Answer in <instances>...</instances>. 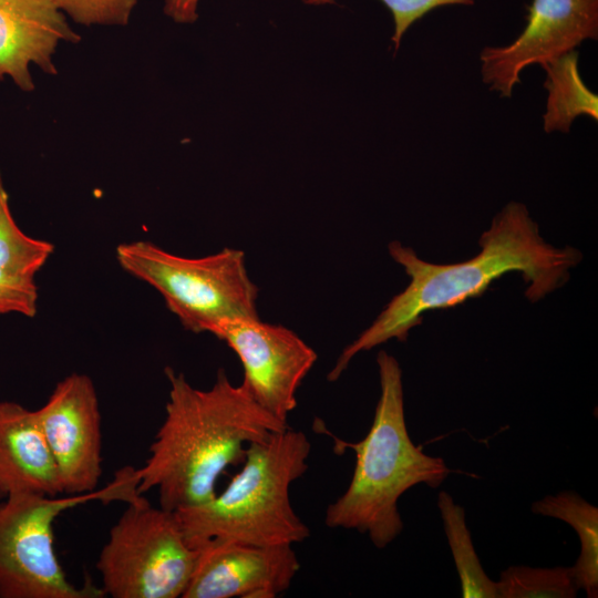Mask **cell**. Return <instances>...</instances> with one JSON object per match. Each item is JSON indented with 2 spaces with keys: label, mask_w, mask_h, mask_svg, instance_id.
Returning <instances> with one entry per match:
<instances>
[{
  "label": "cell",
  "mask_w": 598,
  "mask_h": 598,
  "mask_svg": "<svg viewBox=\"0 0 598 598\" xmlns=\"http://www.w3.org/2000/svg\"><path fill=\"white\" fill-rule=\"evenodd\" d=\"M377 364L380 396L369 432L355 443L331 435L334 450L351 448L357 461L347 489L327 507L324 524L365 534L378 549H383L403 530L400 497L419 484L440 487L451 468L410 437L399 361L381 350Z\"/></svg>",
  "instance_id": "cell-3"
},
{
  "label": "cell",
  "mask_w": 598,
  "mask_h": 598,
  "mask_svg": "<svg viewBox=\"0 0 598 598\" xmlns=\"http://www.w3.org/2000/svg\"><path fill=\"white\" fill-rule=\"evenodd\" d=\"M137 470L126 466L94 492L60 496L10 494L0 501V598H101L102 588L72 584L54 550L58 516L87 502H138Z\"/></svg>",
  "instance_id": "cell-5"
},
{
  "label": "cell",
  "mask_w": 598,
  "mask_h": 598,
  "mask_svg": "<svg viewBox=\"0 0 598 598\" xmlns=\"http://www.w3.org/2000/svg\"><path fill=\"white\" fill-rule=\"evenodd\" d=\"M115 256L126 272L157 290L168 310L192 332L212 333L228 320L259 318L258 288L239 249L226 247L187 258L137 240L120 244Z\"/></svg>",
  "instance_id": "cell-6"
},
{
  "label": "cell",
  "mask_w": 598,
  "mask_h": 598,
  "mask_svg": "<svg viewBox=\"0 0 598 598\" xmlns=\"http://www.w3.org/2000/svg\"><path fill=\"white\" fill-rule=\"evenodd\" d=\"M478 245L481 251L471 259L440 265L422 260L400 241L390 243L389 254L404 268L410 282L342 350L328 381H337L358 353L392 339L404 342L426 312L478 298L506 274L518 272L527 285L525 296L536 302L563 287L570 278V269L582 260V254L571 246L558 248L546 243L538 224L519 202H509L496 214Z\"/></svg>",
  "instance_id": "cell-1"
},
{
  "label": "cell",
  "mask_w": 598,
  "mask_h": 598,
  "mask_svg": "<svg viewBox=\"0 0 598 598\" xmlns=\"http://www.w3.org/2000/svg\"><path fill=\"white\" fill-rule=\"evenodd\" d=\"M18 493L64 494L37 411L0 401V494Z\"/></svg>",
  "instance_id": "cell-13"
},
{
  "label": "cell",
  "mask_w": 598,
  "mask_h": 598,
  "mask_svg": "<svg viewBox=\"0 0 598 598\" xmlns=\"http://www.w3.org/2000/svg\"><path fill=\"white\" fill-rule=\"evenodd\" d=\"M311 443L289 426L248 445L243 468L212 499L175 511L187 544L293 545L310 529L295 512L290 486L309 468Z\"/></svg>",
  "instance_id": "cell-4"
},
{
  "label": "cell",
  "mask_w": 598,
  "mask_h": 598,
  "mask_svg": "<svg viewBox=\"0 0 598 598\" xmlns=\"http://www.w3.org/2000/svg\"><path fill=\"white\" fill-rule=\"evenodd\" d=\"M53 251L52 243L31 237L17 225L0 172V270L35 277Z\"/></svg>",
  "instance_id": "cell-17"
},
{
  "label": "cell",
  "mask_w": 598,
  "mask_h": 598,
  "mask_svg": "<svg viewBox=\"0 0 598 598\" xmlns=\"http://www.w3.org/2000/svg\"><path fill=\"white\" fill-rule=\"evenodd\" d=\"M597 39L598 0H532L519 35L481 51L482 80L491 91L511 97L524 69L549 63Z\"/></svg>",
  "instance_id": "cell-9"
},
{
  "label": "cell",
  "mask_w": 598,
  "mask_h": 598,
  "mask_svg": "<svg viewBox=\"0 0 598 598\" xmlns=\"http://www.w3.org/2000/svg\"><path fill=\"white\" fill-rule=\"evenodd\" d=\"M437 508L461 584L463 598H498L496 581L485 573L473 545L464 507L446 491L437 494Z\"/></svg>",
  "instance_id": "cell-16"
},
{
  "label": "cell",
  "mask_w": 598,
  "mask_h": 598,
  "mask_svg": "<svg viewBox=\"0 0 598 598\" xmlns=\"http://www.w3.org/2000/svg\"><path fill=\"white\" fill-rule=\"evenodd\" d=\"M80 39L54 0H0V81L9 76L20 90L33 91L30 64L56 74L58 44Z\"/></svg>",
  "instance_id": "cell-12"
},
{
  "label": "cell",
  "mask_w": 598,
  "mask_h": 598,
  "mask_svg": "<svg viewBox=\"0 0 598 598\" xmlns=\"http://www.w3.org/2000/svg\"><path fill=\"white\" fill-rule=\"evenodd\" d=\"M200 0H165L164 13L177 23H194Z\"/></svg>",
  "instance_id": "cell-22"
},
{
  "label": "cell",
  "mask_w": 598,
  "mask_h": 598,
  "mask_svg": "<svg viewBox=\"0 0 598 598\" xmlns=\"http://www.w3.org/2000/svg\"><path fill=\"white\" fill-rule=\"evenodd\" d=\"M498 598H575L573 567L509 566L496 581Z\"/></svg>",
  "instance_id": "cell-18"
},
{
  "label": "cell",
  "mask_w": 598,
  "mask_h": 598,
  "mask_svg": "<svg viewBox=\"0 0 598 598\" xmlns=\"http://www.w3.org/2000/svg\"><path fill=\"white\" fill-rule=\"evenodd\" d=\"M197 557L198 549L187 544L175 512L154 507L143 497L127 504L110 529L96 569L105 596L178 598Z\"/></svg>",
  "instance_id": "cell-7"
},
{
  "label": "cell",
  "mask_w": 598,
  "mask_h": 598,
  "mask_svg": "<svg viewBox=\"0 0 598 598\" xmlns=\"http://www.w3.org/2000/svg\"><path fill=\"white\" fill-rule=\"evenodd\" d=\"M212 334L239 358L244 370L240 384L251 398L287 422L297 406V390L318 359L317 352L292 330L259 318L225 321Z\"/></svg>",
  "instance_id": "cell-8"
},
{
  "label": "cell",
  "mask_w": 598,
  "mask_h": 598,
  "mask_svg": "<svg viewBox=\"0 0 598 598\" xmlns=\"http://www.w3.org/2000/svg\"><path fill=\"white\" fill-rule=\"evenodd\" d=\"M578 56L574 50L542 65L546 72L547 101L543 114L546 133L569 132L571 123L580 115L598 120V95L582 81Z\"/></svg>",
  "instance_id": "cell-15"
},
{
  "label": "cell",
  "mask_w": 598,
  "mask_h": 598,
  "mask_svg": "<svg viewBox=\"0 0 598 598\" xmlns=\"http://www.w3.org/2000/svg\"><path fill=\"white\" fill-rule=\"evenodd\" d=\"M35 411L63 493L96 491L102 475V417L92 379L84 373L69 374Z\"/></svg>",
  "instance_id": "cell-10"
},
{
  "label": "cell",
  "mask_w": 598,
  "mask_h": 598,
  "mask_svg": "<svg viewBox=\"0 0 598 598\" xmlns=\"http://www.w3.org/2000/svg\"><path fill=\"white\" fill-rule=\"evenodd\" d=\"M2 498H4V497L0 494V501H1Z\"/></svg>",
  "instance_id": "cell-23"
},
{
  "label": "cell",
  "mask_w": 598,
  "mask_h": 598,
  "mask_svg": "<svg viewBox=\"0 0 598 598\" xmlns=\"http://www.w3.org/2000/svg\"><path fill=\"white\" fill-rule=\"evenodd\" d=\"M38 298L34 277L0 270V315L19 313L33 318Z\"/></svg>",
  "instance_id": "cell-21"
},
{
  "label": "cell",
  "mask_w": 598,
  "mask_h": 598,
  "mask_svg": "<svg viewBox=\"0 0 598 598\" xmlns=\"http://www.w3.org/2000/svg\"><path fill=\"white\" fill-rule=\"evenodd\" d=\"M336 0H302L308 6H322ZM391 12L393 19L392 42L398 50L403 35L410 27L430 11L445 6H472L475 0H380Z\"/></svg>",
  "instance_id": "cell-20"
},
{
  "label": "cell",
  "mask_w": 598,
  "mask_h": 598,
  "mask_svg": "<svg viewBox=\"0 0 598 598\" xmlns=\"http://www.w3.org/2000/svg\"><path fill=\"white\" fill-rule=\"evenodd\" d=\"M64 14L83 25H126L137 0H54Z\"/></svg>",
  "instance_id": "cell-19"
},
{
  "label": "cell",
  "mask_w": 598,
  "mask_h": 598,
  "mask_svg": "<svg viewBox=\"0 0 598 598\" xmlns=\"http://www.w3.org/2000/svg\"><path fill=\"white\" fill-rule=\"evenodd\" d=\"M182 598H276L300 569L292 545L209 542Z\"/></svg>",
  "instance_id": "cell-11"
},
{
  "label": "cell",
  "mask_w": 598,
  "mask_h": 598,
  "mask_svg": "<svg viewBox=\"0 0 598 598\" xmlns=\"http://www.w3.org/2000/svg\"><path fill=\"white\" fill-rule=\"evenodd\" d=\"M169 383L164 420L137 468L138 493L156 489L167 511L203 504L216 494L225 470L244 461L248 445L288 427L261 408L224 369L206 390L185 374L165 369Z\"/></svg>",
  "instance_id": "cell-2"
},
{
  "label": "cell",
  "mask_w": 598,
  "mask_h": 598,
  "mask_svg": "<svg viewBox=\"0 0 598 598\" xmlns=\"http://www.w3.org/2000/svg\"><path fill=\"white\" fill-rule=\"evenodd\" d=\"M534 514L559 519L576 532L580 554L573 567L578 589L588 598L598 597V507L574 491H563L535 501Z\"/></svg>",
  "instance_id": "cell-14"
}]
</instances>
